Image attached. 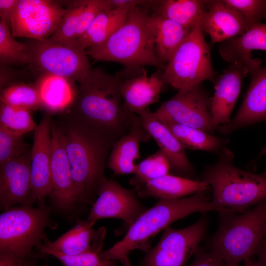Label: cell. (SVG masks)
Segmentation results:
<instances>
[{
    "instance_id": "1",
    "label": "cell",
    "mask_w": 266,
    "mask_h": 266,
    "mask_svg": "<svg viewBox=\"0 0 266 266\" xmlns=\"http://www.w3.org/2000/svg\"><path fill=\"white\" fill-rule=\"evenodd\" d=\"M122 100L117 74L92 68L79 83L74 102L63 113L118 140L142 124L140 117L127 110Z\"/></svg>"
},
{
    "instance_id": "2",
    "label": "cell",
    "mask_w": 266,
    "mask_h": 266,
    "mask_svg": "<svg viewBox=\"0 0 266 266\" xmlns=\"http://www.w3.org/2000/svg\"><path fill=\"white\" fill-rule=\"evenodd\" d=\"M60 124L78 203L93 204L116 138L62 113Z\"/></svg>"
},
{
    "instance_id": "3",
    "label": "cell",
    "mask_w": 266,
    "mask_h": 266,
    "mask_svg": "<svg viewBox=\"0 0 266 266\" xmlns=\"http://www.w3.org/2000/svg\"><path fill=\"white\" fill-rule=\"evenodd\" d=\"M205 191L184 198L160 200L136 219L121 240L102 251L100 257L120 261L134 250L147 253L155 236L173 222L195 212H224L211 203Z\"/></svg>"
},
{
    "instance_id": "4",
    "label": "cell",
    "mask_w": 266,
    "mask_h": 266,
    "mask_svg": "<svg viewBox=\"0 0 266 266\" xmlns=\"http://www.w3.org/2000/svg\"><path fill=\"white\" fill-rule=\"evenodd\" d=\"M150 11L140 5L131 7L122 26L104 42L86 50L87 55L95 61L117 62L125 67L151 66L164 70L166 66L156 52Z\"/></svg>"
},
{
    "instance_id": "5",
    "label": "cell",
    "mask_w": 266,
    "mask_h": 266,
    "mask_svg": "<svg viewBox=\"0 0 266 266\" xmlns=\"http://www.w3.org/2000/svg\"><path fill=\"white\" fill-rule=\"evenodd\" d=\"M215 163L205 166L201 180L211 187V203L225 212H243L266 200V173L256 174L234 166V155L226 146Z\"/></svg>"
},
{
    "instance_id": "6",
    "label": "cell",
    "mask_w": 266,
    "mask_h": 266,
    "mask_svg": "<svg viewBox=\"0 0 266 266\" xmlns=\"http://www.w3.org/2000/svg\"><path fill=\"white\" fill-rule=\"evenodd\" d=\"M220 213L219 227L211 237L209 249L225 264L251 259L266 235V200L240 215Z\"/></svg>"
},
{
    "instance_id": "7",
    "label": "cell",
    "mask_w": 266,
    "mask_h": 266,
    "mask_svg": "<svg viewBox=\"0 0 266 266\" xmlns=\"http://www.w3.org/2000/svg\"><path fill=\"white\" fill-rule=\"evenodd\" d=\"M46 206L10 207L0 215V253L30 258L33 248L47 238L46 228H56Z\"/></svg>"
},
{
    "instance_id": "8",
    "label": "cell",
    "mask_w": 266,
    "mask_h": 266,
    "mask_svg": "<svg viewBox=\"0 0 266 266\" xmlns=\"http://www.w3.org/2000/svg\"><path fill=\"white\" fill-rule=\"evenodd\" d=\"M210 49L199 23L175 51L161 78L177 90L205 80L215 81Z\"/></svg>"
},
{
    "instance_id": "9",
    "label": "cell",
    "mask_w": 266,
    "mask_h": 266,
    "mask_svg": "<svg viewBox=\"0 0 266 266\" xmlns=\"http://www.w3.org/2000/svg\"><path fill=\"white\" fill-rule=\"evenodd\" d=\"M33 71L52 74L79 83L92 70L86 50L69 44L33 39L26 42Z\"/></svg>"
},
{
    "instance_id": "10",
    "label": "cell",
    "mask_w": 266,
    "mask_h": 266,
    "mask_svg": "<svg viewBox=\"0 0 266 266\" xmlns=\"http://www.w3.org/2000/svg\"><path fill=\"white\" fill-rule=\"evenodd\" d=\"M207 219L204 214L194 224L182 229L168 226L141 262V266H186L205 237Z\"/></svg>"
},
{
    "instance_id": "11",
    "label": "cell",
    "mask_w": 266,
    "mask_h": 266,
    "mask_svg": "<svg viewBox=\"0 0 266 266\" xmlns=\"http://www.w3.org/2000/svg\"><path fill=\"white\" fill-rule=\"evenodd\" d=\"M66 12L57 1L19 0L10 20L14 37L43 40L50 37Z\"/></svg>"
},
{
    "instance_id": "12",
    "label": "cell",
    "mask_w": 266,
    "mask_h": 266,
    "mask_svg": "<svg viewBox=\"0 0 266 266\" xmlns=\"http://www.w3.org/2000/svg\"><path fill=\"white\" fill-rule=\"evenodd\" d=\"M211 99L200 83L178 90L157 110L180 124L212 134L217 129L213 121Z\"/></svg>"
},
{
    "instance_id": "13",
    "label": "cell",
    "mask_w": 266,
    "mask_h": 266,
    "mask_svg": "<svg viewBox=\"0 0 266 266\" xmlns=\"http://www.w3.org/2000/svg\"><path fill=\"white\" fill-rule=\"evenodd\" d=\"M147 209L133 190L124 188L114 179L106 178L99 188L87 220L94 225L100 219H119L129 229Z\"/></svg>"
},
{
    "instance_id": "14",
    "label": "cell",
    "mask_w": 266,
    "mask_h": 266,
    "mask_svg": "<svg viewBox=\"0 0 266 266\" xmlns=\"http://www.w3.org/2000/svg\"><path fill=\"white\" fill-rule=\"evenodd\" d=\"M51 161V191L49 197L53 205L63 212L71 210L77 202L65 138L59 124L52 119Z\"/></svg>"
},
{
    "instance_id": "15",
    "label": "cell",
    "mask_w": 266,
    "mask_h": 266,
    "mask_svg": "<svg viewBox=\"0 0 266 266\" xmlns=\"http://www.w3.org/2000/svg\"><path fill=\"white\" fill-rule=\"evenodd\" d=\"M162 70L158 69L148 76L144 66L125 67L116 73L120 83V91L125 107L138 115L157 102L165 84L161 76Z\"/></svg>"
},
{
    "instance_id": "16",
    "label": "cell",
    "mask_w": 266,
    "mask_h": 266,
    "mask_svg": "<svg viewBox=\"0 0 266 266\" xmlns=\"http://www.w3.org/2000/svg\"><path fill=\"white\" fill-rule=\"evenodd\" d=\"M52 114L45 112L34 131L31 150V175L33 200L38 206H45L51 191V161Z\"/></svg>"
},
{
    "instance_id": "17",
    "label": "cell",
    "mask_w": 266,
    "mask_h": 266,
    "mask_svg": "<svg viewBox=\"0 0 266 266\" xmlns=\"http://www.w3.org/2000/svg\"><path fill=\"white\" fill-rule=\"evenodd\" d=\"M31 149L0 166V208L33 204L31 175Z\"/></svg>"
},
{
    "instance_id": "18",
    "label": "cell",
    "mask_w": 266,
    "mask_h": 266,
    "mask_svg": "<svg viewBox=\"0 0 266 266\" xmlns=\"http://www.w3.org/2000/svg\"><path fill=\"white\" fill-rule=\"evenodd\" d=\"M251 79L241 105L236 115L217 130L229 134L242 128L266 120V67L260 66L252 70Z\"/></svg>"
},
{
    "instance_id": "19",
    "label": "cell",
    "mask_w": 266,
    "mask_h": 266,
    "mask_svg": "<svg viewBox=\"0 0 266 266\" xmlns=\"http://www.w3.org/2000/svg\"><path fill=\"white\" fill-rule=\"evenodd\" d=\"M59 26L47 40L63 44L76 40L101 11L114 9L110 0H79L70 2Z\"/></svg>"
},
{
    "instance_id": "20",
    "label": "cell",
    "mask_w": 266,
    "mask_h": 266,
    "mask_svg": "<svg viewBox=\"0 0 266 266\" xmlns=\"http://www.w3.org/2000/svg\"><path fill=\"white\" fill-rule=\"evenodd\" d=\"M138 116L142 126L167 158L173 175L193 179L195 169L187 157L185 148L155 112L147 109Z\"/></svg>"
},
{
    "instance_id": "21",
    "label": "cell",
    "mask_w": 266,
    "mask_h": 266,
    "mask_svg": "<svg viewBox=\"0 0 266 266\" xmlns=\"http://www.w3.org/2000/svg\"><path fill=\"white\" fill-rule=\"evenodd\" d=\"M251 68L246 65L232 63L223 71L215 82V92L211 99V113L214 126L229 123L231 115L240 93L243 78Z\"/></svg>"
},
{
    "instance_id": "22",
    "label": "cell",
    "mask_w": 266,
    "mask_h": 266,
    "mask_svg": "<svg viewBox=\"0 0 266 266\" xmlns=\"http://www.w3.org/2000/svg\"><path fill=\"white\" fill-rule=\"evenodd\" d=\"M88 220L79 219L74 226L53 242L46 238L43 246L66 255L73 256L87 252L100 254L104 244L106 230L95 229Z\"/></svg>"
},
{
    "instance_id": "23",
    "label": "cell",
    "mask_w": 266,
    "mask_h": 266,
    "mask_svg": "<svg viewBox=\"0 0 266 266\" xmlns=\"http://www.w3.org/2000/svg\"><path fill=\"white\" fill-rule=\"evenodd\" d=\"M200 26L202 32L209 35L213 44L241 35L247 29L241 15L227 6L222 0L208 1Z\"/></svg>"
},
{
    "instance_id": "24",
    "label": "cell",
    "mask_w": 266,
    "mask_h": 266,
    "mask_svg": "<svg viewBox=\"0 0 266 266\" xmlns=\"http://www.w3.org/2000/svg\"><path fill=\"white\" fill-rule=\"evenodd\" d=\"M254 50H266V24H255L243 34L220 43L219 46L224 60L246 65L251 70L262 64L261 60L252 58L251 51Z\"/></svg>"
},
{
    "instance_id": "25",
    "label": "cell",
    "mask_w": 266,
    "mask_h": 266,
    "mask_svg": "<svg viewBox=\"0 0 266 266\" xmlns=\"http://www.w3.org/2000/svg\"><path fill=\"white\" fill-rule=\"evenodd\" d=\"M36 83L39 90L40 108L53 115L66 111L74 102L77 92L75 82L52 74L38 76Z\"/></svg>"
},
{
    "instance_id": "26",
    "label": "cell",
    "mask_w": 266,
    "mask_h": 266,
    "mask_svg": "<svg viewBox=\"0 0 266 266\" xmlns=\"http://www.w3.org/2000/svg\"><path fill=\"white\" fill-rule=\"evenodd\" d=\"M151 137L141 124L133 127L114 143L107 160L108 166L114 174L135 173L137 165L134 161L141 158L140 143L148 140Z\"/></svg>"
},
{
    "instance_id": "27",
    "label": "cell",
    "mask_w": 266,
    "mask_h": 266,
    "mask_svg": "<svg viewBox=\"0 0 266 266\" xmlns=\"http://www.w3.org/2000/svg\"><path fill=\"white\" fill-rule=\"evenodd\" d=\"M209 187L202 180L167 174L148 182L135 190L141 198L171 200L193 195Z\"/></svg>"
},
{
    "instance_id": "28",
    "label": "cell",
    "mask_w": 266,
    "mask_h": 266,
    "mask_svg": "<svg viewBox=\"0 0 266 266\" xmlns=\"http://www.w3.org/2000/svg\"><path fill=\"white\" fill-rule=\"evenodd\" d=\"M130 7H118L100 12L80 37L69 44L86 50L106 40L125 23Z\"/></svg>"
},
{
    "instance_id": "29",
    "label": "cell",
    "mask_w": 266,
    "mask_h": 266,
    "mask_svg": "<svg viewBox=\"0 0 266 266\" xmlns=\"http://www.w3.org/2000/svg\"><path fill=\"white\" fill-rule=\"evenodd\" d=\"M155 113L185 149L206 151L218 154L229 142L228 139L180 124L157 110Z\"/></svg>"
},
{
    "instance_id": "30",
    "label": "cell",
    "mask_w": 266,
    "mask_h": 266,
    "mask_svg": "<svg viewBox=\"0 0 266 266\" xmlns=\"http://www.w3.org/2000/svg\"><path fill=\"white\" fill-rule=\"evenodd\" d=\"M150 18L154 31L156 52L165 65L192 29L153 12Z\"/></svg>"
},
{
    "instance_id": "31",
    "label": "cell",
    "mask_w": 266,
    "mask_h": 266,
    "mask_svg": "<svg viewBox=\"0 0 266 266\" xmlns=\"http://www.w3.org/2000/svg\"><path fill=\"white\" fill-rule=\"evenodd\" d=\"M208 0H158L152 11L178 24L193 29L199 23L207 9Z\"/></svg>"
},
{
    "instance_id": "32",
    "label": "cell",
    "mask_w": 266,
    "mask_h": 266,
    "mask_svg": "<svg viewBox=\"0 0 266 266\" xmlns=\"http://www.w3.org/2000/svg\"><path fill=\"white\" fill-rule=\"evenodd\" d=\"M0 92L1 103L31 111L40 108L39 93L36 82H12Z\"/></svg>"
},
{
    "instance_id": "33",
    "label": "cell",
    "mask_w": 266,
    "mask_h": 266,
    "mask_svg": "<svg viewBox=\"0 0 266 266\" xmlns=\"http://www.w3.org/2000/svg\"><path fill=\"white\" fill-rule=\"evenodd\" d=\"M30 57L27 43L17 41L10 26L0 20V66L23 65L29 64Z\"/></svg>"
},
{
    "instance_id": "34",
    "label": "cell",
    "mask_w": 266,
    "mask_h": 266,
    "mask_svg": "<svg viewBox=\"0 0 266 266\" xmlns=\"http://www.w3.org/2000/svg\"><path fill=\"white\" fill-rule=\"evenodd\" d=\"M170 170L167 158L160 150L137 165L134 176L130 179V183L136 190L151 180L168 174Z\"/></svg>"
},
{
    "instance_id": "35",
    "label": "cell",
    "mask_w": 266,
    "mask_h": 266,
    "mask_svg": "<svg viewBox=\"0 0 266 266\" xmlns=\"http://www.w3.org/2000/svg\"><path fill=\"white\" fill-rule=\"evenodd\" d=\"M31 110L0 103V125L19 134L34 131L37 125Z\"/></svg>"
},
{
    "instance_id": "36",
    "label": "cell",
    "mask_w": 266,
    "mask_h": 266,
    "mask_svg": "<svg viewBox=\"0 0 266 266\" xmlns=\"http://www.w3.org/2000/svg\"><path fill=\"white\" fill-rule=\"evenodd\" d=\"M24 137V135L16 133L0 125V166L24 155L31 149Z\"/></svg>"
},
{
    "instance_id": "37",
    "label": "cell",
    "mask_w": 266,
    "mask_h": 266,
    "mask_svg": "<svg viewBox=\"0 0 266 266\" xmlns=\"http://www.w3.org/2000/svg\"><path fill=\"white\" fill-rule=\"evenodd\" d=\"M42 243L37 246L40 251L55 257L63 266H117V261L102 258L100 254L87 252L73 256L66 255L48 249Z\"/></svg>"
},
{
    "instance_id": "38",
    "label": "cell",
    "mask_w": 266,
    "mask_h": 266,
    "mask_svg": "<svg viewBox=\"0 0 266 266\" xmlns=\"http://www.w3.org/2000/svg\"><path fill=\"white\" fill-rule=\"evenodd\" d=\"M227 6L239 12L247 29L266 19V0H222ZM246 29V30H247Z\"/></svg>"
},
{
    "instance_id": "39",
    "label": "cell",
    "mask_w": 266,
    "mask_h": 266,
    "mask_svg": "<svg viewBox=\"0 0 266 266\" xmlns=\"http://www.w3.org/2000/svg\"><path fill=\"white\" fill-rule=\"evenodd\" d=\"M193 261L188 266H225V263L214 252L199 247L194 253Z\"/></svg>"
},
{
    "instance_id": "40",
    "label": "cell",
    "mask_w": 266,
    "mask_h": 266,
    "mask_svg": "<svg viewBox=\"0 0 266 266\" xmlns=\"http://www.w3.org/2000/svg\"><path fill=\"white\" fill-rule=\"evenodd\" d=\"M19 0H0V20L10 27V20L12 14Z\"/></svg>"
},
{
    "instance_id": "41",
    "label": "cell",
    "mask_w": 266,
    "mask_h": 266,
    "mask_svg": "<svg viewBox=\"0 0 266 266\" xmlns=\"http://www.w3.org/2000/svg\"><path fill=\"white\" fill-rule=\"evenodd\" d=\"M28 258L0 253V266H30Z\"/></svg>"
},
{
    "instance_id": "42",
    "label": "cell",
    "mask_w": 266,
    "mask_h": 266,
    "mask_svg": "<svg viewBox=\"0 0 266 266\" xmlns=\"http://www.w3.org/2000/svg\"><path fill=\"white\" fill-rule=\"evenodd\" d=\"M255 254L258 256L256 263L259 266H266V236L258 248Z\"/></svg>"
},
{
    "instance_id": "43",
    "label": "cell",
    "mask_w": 266,
    "mask_h": 266,
    "mask_svg": "<svg viewBox=\"0 0 266 266\" xmlns=\"http://www.w3.org/2000/svg\"><path fill=\"white\" fill-rule=\"evenodd\" d=\"M244 266H259L256 262H253L251 259H249L244 261Z\"/></svg>"
},
{
    "instance_id": "44",
    "label": "cell",
    "mask_w": 266,
    "mask_h": 266,
    "mask_svg": "<svg viewBox=\"0 0 266 266\" xmlns=\"http://www.w3.org/2000/svg\"><path fill=\"white\" fill-rule=\"evenodd\" d=\"M120 261L123 264V266H133L128 257H125L122 259Z\"/></svg>"
},
{
    "instance_id": "45",
    "label": "cell",
    "mask_w": 266,
    "mask_h": 266,
    "mask_svg": "<svg viewBox=\"0 0 266 266\" xmlns=\"http://www.w3.org/2000/svg\"><path fill=\"white\" fill-rule=\"evenodd\" d=\"M266 154V146L262 148L261 149V150H260L259 154L257 156V158H258L261 156H262L263 155H264Z\"/></svg>"
},
{
    "instance_id": "46",
    "label": "cell",
    "mask_w": 266,
    "mask_h": 266,
    "mask_svg": "<svg viewBox=\"0 0 266 266\" xmlns=\"http://www.w3.org/2000/svg\"><path fill=\"white\" fill-rule=\"evenodd\" d=\"M225 266H240L239 264H226Z\"/></svg>"
},
{
    "instance_id": "47",
    "label": "cell",
    "mask_w": 266,
    "mask_h": 266,
    "mask_svg": "<svg viewBox=\"0 0 266 266\" xmlns=\"http://www.w3.org/2000/svg\"></svg>"
}]
</instances>
